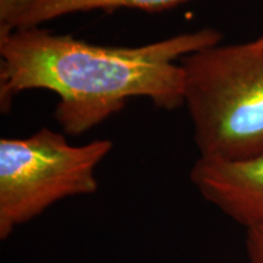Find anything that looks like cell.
<instances>
[{"label": "cell", "mask_w": 263, "mask_h": 263, "mask_svg": "<svg viewBox=\"0 0 263 263\" xmlns=\"http://www.w3.org/2000/svg\"><path fill=\"white\" fill-rule=\"evenodd\" d=\"M213 28L138 47H106L38 27L0 34V108L8 114L22 91L59 95L54 118L81 136L122 111L128 99L146 98L164 110L184 105V71L174 61L219 44Z\"/></svg>", "instance_id": "obj_1"}, {"label": "cell", "mask_w": 263, "mask_h": 263, "mask_svg": "<svg viewBox=\"0 0 263 263\" xmlns=\"http://www.w3.org/2000/svg\"><path fill=\"white\" fill-rule=\"evenodd\" d=\"M184 106L200 157L245 161L263 154V48L217 44L182 59Z\"/></svg>", "instance_id": "obj_2"}, {"label": "cell", "mask_w": 263, "mask_h": 263, "mask_svg": "<svg viewBox=\"0 0 263 263\" xmlns=\"http://www.w3.org/2000/svg\"><path fill=\"white\" fill-rule=\"evenodd\" d=\"M112 147L108 139L71 145L47 127L27 138H2L0 239L60 200L97 193V168Z\"/></svg>", "instance_id": "obj_3"}, {"label": "cell", "mask_w": 263, "mask_h": 263, "mask_svg": "<svg viewBox=\"0 0 263 263\" xmlns=\"http://www.w3.org/2000/svg\"><path fill=\"white\" fill-rule=\"evenodd\" d=\"M190 180L207 202L246 230L263 228V154L245 161L199 157Z\"/></svg>", "instance_id": "obj_4"}, {"label": "cell", "mask_w": 263, "mask_h": 263, "mask_svg": "<svg viewBox=\"0 0 263 263\" xmlns=\"http://www.w3.org/2000/svg\"><path fill=\"white\" fill-rule=\"evenodd\" d=\"M189 0H33L0 34L15 28L38 27L42 24L62 16L93 10L112 11L116 9H136L146 12H159L184 4Z\"/></svg>", "instance_id": "obj_5"}, {"label": "cell", "mask_w": 263, "mask_h": 263, "mask_svg": "<svg viewBox=\"0 0 263 263\" xmlns=\"http://www.w3.org/2000/svg\"><path fill=\"white\" fill-rule=\"evenodd\" d=\"M245 250L248 263H263V228L246 230Z\"/></svg>", "instance_id": "obj_6"}, {"label": "cell", "mask_w": 263, "mask_h": 263, "mask_svg": "<svg viewBox=\"0 0 263 263\" xmlns=\"http://www.w3.org/2000/svg\"><path fill=\"white\" fill-rule=\"evenodd\" d=\"M32 2L33 0H0V29L6 27Z\"/></svg>", "instance_id": "obj_7"}, {"label": "cell", "mask_w": 263, "mask_h": 263, "mask_svg": "<svg viewBox=\"0 0 263 263\" xmlns=\"http://www.w3.org/2000/svg\"><path fill=\"white\" fill-rule=\"evenodd\" d=\"M256 44L257 45H259V47H262L263 48V34L261 35V37H259L258 39H256Z\"/></svg>", "instance_id": "obj_8"}]
</instances>
